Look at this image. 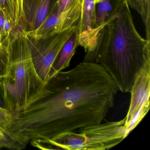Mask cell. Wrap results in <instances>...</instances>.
<instances>
[{
	"mask_svg": "<svg viewBox=\"0 0 150 150\" xmlns=\"http://www.w3.org/2000/svg\"><path fill=\"white\" fill-rule=\"evenodd\" d=\"M119 91L100 64L83 61L50 79L40 96L17 112L33 146L44 149L59 134L105 121Z\"/></svg>",
	"mask_w": 150,
	"mask_h": 150,
	"instance_id": "obj_1",
	"label": "cell"
},
{
	"mask_svg": "<svg viewBox=\"0 0 150 150\" xmlns=\"http://www.w3.org/2000/svg\"><path fill=\"white\" fill-rule=\"evenodd\" d=\"M150 59V40L135 28L129 6L123 0L117 14L99 31L83 61L100 64L122 93H130L138 74Z\"/></svg>",
	"mask_w": 150,
	"mask_h": 150,
	"instance_id": "obj_2",
	"label": "cell"
},
{
	"mask_svg": "<svg viewBox=\"0 0 150 150\" xmlns=\"http://www.w3.org/2000/svg\"><path fill=\"white\" fill-rule=\"evenodd\" d=\"M1 45L6 63L0 77V95L5 108L19 112L38 99L45 86L34 67L25 32L15 30Z\"/></svg>",
	"mask_w": 150,
	"mask_h": 150,
	"instance_id": "obj_3",
	"label": "cell"
},
{
	"mask_svg": "<svg viewBox=\"0 0 150 150\" xmlns=\"http://www.w3.org/2000/svg\"><path fill=\"white\" fill-rule=\"evenodd\" d=\"M125 118L106 122L59 134L50 140L44 149L104 150L109 149L126 137Z\"/></svg>",
	"mask_w": 150,
	"mask_h": 150,
	"instance_id": "obj_4",
	"label": "cell"
},
{
	"mask_svg": "<svg viewBox=\"0 0 150 150\" xmlns=\"http://www.w3.org/2000/svg\"><path fill=\"white\" fill-rule=\"evenodd\" d=\"M74 26L63 32L38 39L27 36L34 67L45 86L50 80L52 68Z\"/></svg>",
	"mask_w": 150,
	"mask_h": 150,
	"instance_id": "obj_5",
	"label": "cell"
},
{
	"mask_svg": "<svg viewBox=\"0 0 150 150\" xmlns=\"http://www.w3.org/2000/svg\"><path fill=\"white\" fill-rule=\"evenodd\" d=\"M58 0H23V30H35L52 12Z\"/></svg>",
	"mask_w": 150,
	"mask_h": 150,
	"instance_id": "obj_6",
	"label": "cell"
},
{
	"mask_svg": "<svg viewBox=\"0 0 150 150\" xmlns=\"http://www.w3.org/2000/svg\"><path fill=\"white\" fill-rule=\"evenodd\" d=\"M129 107L125 116V127L144 101L150 97V59L146 60L136 77L131 90Z\"/></svg>",
	"mask_w": 150,
	"mask_h": 150,
	"instance_id": "obj_7",
	"label": "cell"
},
{
	"mask_svg": "<svg viewBox=\"0 0 150 150\" xmlns=\"http://www.w3.org/2000/svg\"><path fill=\"white\" fill-rule=\"evenodd\" d=\"M79 46V30L77 26L75 25L52 68L50 79L59 72L69 67L71 60Z\"/></svg>",
	"mask_w": 150,
	"mask_h": 150,
	"instance_id": "obj_8",
	"label": "cell"
},
{
	"mask_svg": "<svg viewBox=\"0 0 150 150\" xmlns=\"http://www.w3.org/2000/svg\"><path fill=\"white\" fill-rule=\"evenodd\" d=\"M0 129L26 147L30 143L29 138L23 131L15 111L0 107Z\"/></svg>",
	"mask_w": 150,
	"mask_h": 150,
	"instance_id": "obj_9",
	"label": "cell"
},
{
	"mask_svg": "<svg viewBox=\"0 0 150 150\" xmlns=\"http://www.w3.org/2000/svg\"><path fill=\"white\" fill-rule=\"evenodd\" d=\"M56 6L59 15L62 17L63 31L79 22L82 13L80 0H58Z\"/></svg>",
	"mask_w": 150,
	"mask_h": 150,
	"instance_id": "obj_10",
	"label": "cell"
},
{
	"mask_svg": "<svg viewBox=\"0 0 150 150\" xmlns=\"http://www.w3.org/2000/svg\"><path fill=\"white\" fill-rule=\"evenodd\" d=\"M63 21L59 15L57 6L46 17L42 24L35 31L27 34V36L35 38H42L63 32Z\"/></svg>",
	"mask_w": 150,
	"mask_h": 150,
	"instance_id": "obj_11",
	"label": "cell"
},
{
	"mask_svg": "<svg viewBox=\"0 0 150 150\" xmlns=\"http://www.w3.org/2000/svg\"><path fill=\"white\" fill-rule=\"evenodd\" d=\"M123 0H101L96 4V22L98 33L102 28L117 14Z\"/></svg>",
	"mask_w": 150,
	"mask_h": 150,
	"instance_id": "obj_12",
	"label": "cell"
},
{
	"mask_svg": "<svg viewBox=\"0 0 150 150\" xmlns=\"http://www.w3.org/2000/svg\"><path fill=\"white\" fill-rule=\"evenodd\" d=\"M141 16L145 27L146 39L150 40V0H125Z\"/></svg>",
	"mask_w": 150,
	"mask_h": 150,
	"instance_id": "obj_13",
	"label": "cell"
},
{
	"mask_svg": "<svg viewBox=\"0 0 150 150\" xmlns=\"http://www.w3.org/2000/svg\"><path fill=\"white\" fill-rule=\"evenodd\" d=\"M150 108V98L146 99L140 104L132 117L129 124L125 127L126 137L138 125L149 110Z\"/></svg>",
	"mask_w": 150,
	"mask_h": 150,
	"instance_id": "obj_14",
	"label": "cell"
},
{
	"mask_svg": "<svg viewBox=\"0 0 150 150\" xmlns=\"http://www.w3.org/2000/svg\"><path fill=\"white\" fill-rule=\"evenodd\" d=\"M0 10L2 11L6 18L12 22L15 29H18L16 23L15 19L12 13L8 0H0Z\"/></svg>",
	"mask_w": 150,
	"mask_h": 150,
	"instance_id": "obj_15",
	"label": "cell"
},
{
	"mask_svg": "<svg viewBox=\"0 0 150 150\" xmlns=\"http://www.w3.org/2000/svg\"><path fill=\"white\" fill-rule=\"evenodd\" d=\"M10 8L12 10L13 15L14 16L16 20V27L18 28V23H17V11H18V6H17V0H8Z\"/></svg>",
	"mask_w": 150,
	"mask_h": 150,
	"instance_id": "obj_16",
	"label": "cell"
},
{
	"mask_svg": "<svg viewBox=\"0 0 150 150\" xmlns=\"http://www.w3.org/2000/svg\"><path fill=\"white\" fill-rule=\"evenodd\" d=\"M18 11H17V22L19 25H21L23 23V0H17Z\"/></svg>",
	"mask_w": 150,
	"mask_h": 150,
	"instance_id": "obj_17",
	"label": "cell"
},
{
	"mask_svg": "<svg viewBox=\"0 0 150 150\" xmlns=\"http://www.w3.org/2000/svg\"><path fill=\"white\" fill-rule=\"evenodd\" d=\"M6 64L0 59V77L5 75L6 73Z\"/></svg>",
	"mask_w": 150,
	"mask_h": 150,
	"instance_id": "obj_18",
	"label": "cell"
},
{
	"mask_svg": "<svg viewBox=\"0 0 150 150\" xmlns=\"http://www.w3.org/2000/svg\"><path fill=\"white\" fill-rule=\"evenodd\" d=\"M2 12L1 10H0V19L1 17V14H2ZM2 40L1 38V28H0V45H2Z\"/></svg>",
	"mask_w": 150,
	"mask_h": 150,
	"instance_id": "obj_19",
	"label": "cell"
},
{
	"mask_svg": "<svg viewBox=\"0 0 150 150\" xmlns=\"http://www.w3.org/2000/svg\"><path fill=\"white\" fill-rule=\"evenodd\" d=\"M0 107L2 108H5L4 107V102L2 100V98L1 97V95H0Z\"/></svg>",
	"mask_w": 150,
	"mask_h": 150,
	"instance_id": "obj_20",
	"label": "cell"
},
{
	"mask_svg": "<svg viewBox=\"0 0 150 150\" xmlns=\"http://www.w3.org/2000/svg\"><path fill=\"white\" fill-rule=\"evenodd\" d=\"M100 1L101 0H95L96 5V4H97V3H99Z\"/></svg>",
	"mask_w": 150,
	"mask_h": 150,
	"instance_id": "obj_21",
	"label": "cell"
},
{
	"mask_svg": "<svg viewBox=\"0 0 150 150\" xmlns=\"http://www.w3.org/2000/svg\"><path fill=\"white\" fill-rule=\"evenodd\" d=\"M83 0H80V1L81 4V6L82 5V3H83Z\"/></svg>",
	"mask_w": 150,
	"mask_h": 150,
	"instance_id": "obj_22",
	"label": "cell"
}]
</instances>
